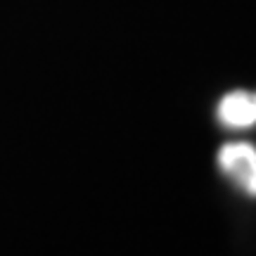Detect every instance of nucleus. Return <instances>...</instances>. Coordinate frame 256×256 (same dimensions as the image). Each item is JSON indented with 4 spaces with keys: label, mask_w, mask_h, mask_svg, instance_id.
Segmentation results:
<instances>
[{
    "label": "nucleus",
    "mask_w": 256,
    "mask_h": 256,
    "mask_svg": "<svg viewBox=\"0 0 256 256\" xmlns=\"http://www.w3.org/2000/svg\"><path fill=\"white\" fill-rule=\"evenodd\" d=\"M216 166L242 192L256 197V147L249 142H226L216 154Z\"/></svg>",
    "instance_id": "nucleus-1"
},
{
    "label": "nucleus",
    "mask_w": 256,
    "mask_h": 256,
    "mask_svg": "<svg viewBox=\"0 0 256 256\" xmlns=\"http://www.w3.org/2000/svg\"><path fill=\"white\" fill-rule=\"evenodd\" d=\"M216 116L226 128H252L256 124V92L232 90L223 95Z\"/></svg>",
    "instance_id": "nucleus-2"
}]
</instances>
